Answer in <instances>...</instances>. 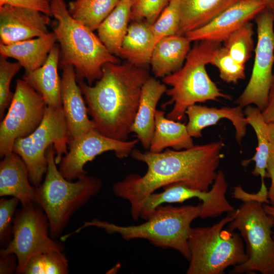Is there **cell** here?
Returning a JSON list of instances; mask_svg holds the SVG:
<instances>
[{"label":"cell","instance_id":"e0dca14e","mask_svg":"<svg viewBox=\"0 0 274 274\" xmlns=\"http://www.w3.org/2000/svg\"><path fill=\"white\" fill-rule=\"evenodd\" d=\"M61 96L70 140L77 139L95 129L92 120L88 116L87 107L77 81L74 67L72 65L63 67Z\"/></svg>","mask_w":274,"mask_h":274},{"label":"cell","instance_id":"5bb4252c","mask_svg":"<svg viewBox=\"0 0 274 274\" xmlns=\"http://www.w3.org/2000/svg\"><path fill=\"white\" fill-rule=\"evenodd\" d=\"M160 193H153L149 197L150 206L156 208L164 203H182L197 198L202 201L199 217L205 219L216 217L235 209L225 197L228 184L224 173L217 171L211 190L201 191L190 188L182 183H175L164 186Z\"/></svg>","mask_w":274,"mask_h":274},{"label":"cell","instance_id":"ee69618b","mask_svg":"<svg viewBox=\"0 0 274 274\" xmlns=\"http://www.w3.org/2000/svg\"><path fill=\"white\" fill-rule=\"evenodd\" d=\"M265 4L266 8L274 13V0H263Z\"/></svg>","mask_w":274,"mask_h":274},{"label":"cell","instance_id":"44dd1931","mask_svg":"<svg viewBox=\"0 0 274 274\" xmlns=\"http://www.w3.org/2000/svg\"><path fill=\"white\" fill-rule=\"evenodd\" d=\"M60 50L55 44L44 64L29 73H25L22 79L40 93L48 107L62 106L61 79L58 74Z\"/></svg>","mask_w":274,"mask_h":274},{"label":"cell","instance_id":"4316f807","mask_svg":"<svg viewBox=\"0 0 274 274\" xmlns=\"http://www.w3.org/2000/svg\"><path fill=\"white\" fill-rule=\"evenodd\" d=\"M131 0H120L97 28L98 37L107 49L119 56L130 20Z\"/></svg>","mask_w":274,"mask_h":274},{"label":"cell","instance_id":"b9f144b4","mask_svg":"<svg viewBox=\"0 0 274 274\" xmlns=\"http://www.w3.org/2000/svg\"><path fill=\"white\" fill-rule=\"evenodd\" d=\"M267 129L270 143V150L274 153V122L267 123Z\"/></svg>","mask_w":274,"mask_h":274},{"label":"cell","instance_id":"484cf974","mask_svg":"<svg viewBox=\"0 0 274 274\" xmlns=\"http://www.w3.org/2000/svg\"><path fill=\"white\" fill-rule=\"evenodd\" d=\"M193 146L192 138L185 123L169 119L165 116L164 111L157 110L155 128L149 151L159 153L168 147L182 150Z\"/></svg>","mask_w":274,"mask_h":274},{"label":"cell","instance_id":"7402d4cb","mask_svg":"<svg viewBox=\"0 0 274 274\" xmlns=\"http://www.w3.org/2000/svg\"><path fill=\"white\" fill-rule=\"evenodd\" d=\"M186 36L173 35L160 40L153 50L150 64L155 78H163L179 70L190 50Z\"/></svg>","mask_w":274,"mask_h":274},{"label":"cell","instance_id":"6da1fadb","mask_svg":"<svg viewBox=\"0 0 274 274\" xmlns=\"http://www.w3.org/2000/svg\"><path fill=\"white\" fill-rule=\"evenodd\" d=\"M224 144L222 141L194 145L182 150L142 152L133 149L130 154L135 160L145 163L147 170L143 176L127 175L112 186L115 195L129 201L133 219L140 218L144 199L156 190L175 183L201 191H209L217 174Z\"/></svg>","mask_w":274,"mask_h":274},{"label":"cell","instance_id":"836d02e7","mask_svg":"<svg viewBox=\"0 0 274 274\" xmlns=\"http://www.w3.org/2000/svg\"><path fill=\"white\" fill-rule=\"evenodd\" d=\"M21 65L17 61L11 62L0 55V118H3L8 109L14 93L10 90L13 78L19 72Z\"/></svg>","mask_w":274,"mask_h":274},{"label":"cell","instance_id":"ffe728a7","mask_svg":"<svg viewBox=\"0 0 274 274\" xmlns=\"http://www.w3.org/2000/svg\"><path fill=\"white\" fill-rule=\"evenodd\" d=\"M166 85L150 77L144 84L138 109L130 133L134 132L143 147L149 150L154 133L157 106L167 90Z\"/></svg>","mask_w":274,"mask_h":274},{"label":"cell","instance_id":"8fae6325","mask_svg":"<svg viewBox=\"0 0 274 274\" xmlns=\"http://www.w3.org/2000/svg\"><path fill=\"white\" fill-rule=\"evenodd\" d=\"M254 20L257 41L253 70L249 82L236 103L242 107L255 105L262 112L267 103L273 73L274 13L266 8Z\"/></svg>","mask_w":274,"mask_h":274},{"label":"cell","instance_id":"603a6c76","mask_svg":"<svg viewBox=\"0 0 274 274\" xmlns=\"http://www.w3.org/2000/svg\"><path fill=\"white\" fill-rule=\"evenodd\" d=\"M57 41L54 32L37 38L16 42L9 45L0 43L1 55L15 59L29 73L45 62L52 48Z\"/></svg>","mask_w":274,"mask_h":274},{"label":"cell","instance_id":"d6a6232c","mask_svg":"<svg viewBox=\"0 0 274 274\" xmlns=\"http://www.w3.org/2000/svg\"><path fill=\"white\" fill-rule=\"evenodd\" d=\"M180 21L178 0H169L167 6L151 25L156 44L162 38L177 34Z\"/></svg>","mask_w":274,"mask_h":274},{"label":"cell","instance_id":"d4e9b609","mask_svg":"<svg viewBox=\"0 0 274 274\" xmlns=\"http://www.w3.org/2000/svg\"><path fill=\"white\" fill-rule=\"evenodd\" d=\"M180 21L177 35L189 31L209 22L228 7L240 0H178Z\"/></svg>","mask_w":274,"mask_h":274},{"label":"cell","instance_id":"83f0119b","mask_svg":"<svg viewBox=\"0 0 274 274\" xmlns=\"http://www.w3.org/2000/svg\"><path fill=\"white\" fill-rule=\"evenodd\" d=\"M244 112L248 124L253 127L255 132L258 146L252 158L243 161L242 165H247L250 162L253 161L255 162V167L252 172V174L255 176H260L261 181H264L270 151L267 123L264 119L261 111L257 107L248 106Z\"/></svg>","mask_w":274,"mask_h":274},{"label":"cell","instance_id":"ac0fdd59","mask_svg":"<svg viewBox=\"0 0 274 274\" xmlns=\"http://www.w3.org/2000/svg\"><path fill=\"white\" fill-rule=\"evenodd\" d=\"M185 114L188 118L187 129L192 138H200L201 131L204 128L216 125L224 118L232 122L235 129V139L237 142H240L246 135L248 123L241 106L216 108L194 104L188 108Z\"/></svg>","mask_w":274,"mask_h":274},{"label":"cell","instance_id":"7a4b0ae2","mask_svg":"<svg viewBox=\"0 0 274 274\" xmlns=\"http://www.w3.org/2000/svg\"><path fill=\"white\" fill-rule=\"evenodd\" d=\"M94 86L78 83L95 129L104 135L126 141L138 109L143 86L150 77L147 66L128 61L105 64Z\"/></svg>","mask_w":274,"mask_h":274},{"label":"cell","instance_id":"d590c367","mask_svg":"<svg viewBox=\"0 0 274 274\" xmlns=\"http://www.w3.org/2000/svg\"><path fill=\"white\" fill-rule=\"evenodd\" d=\"M19 203V200L13 197L0 199V242L2 245L6 246L12 238L14 218Z\"/></svg>","mask_w":274,"mask_h":274},{"label":"cell","instance_id":"f546056e","mask_svg":"<svg viewBox=\"0 0 274 274\" xmlns=\"http://www.w3.org/2000/svg\"><path fill=\"white\" fill-rule=\"evenodd\" d=\"M253 24L250 21L232 32L224 41L223 46L237 62L245 64L254 50Z\"/></svg>","mask_w":274,"mask_h":274},{"label":"cell","instance_id":"74e56055","mask_svg":"<svg viewBox=\"0 0 274 274\" xmlns=\"http://www.w3.org/2000/svg\"><path fill=\"white\" fill-rule=\"evenodd\" d=\"M267 189L265 186L264 181H261V187L258 192L256 194H249L245 192L240 185L233 188L232 197L243 201L254 200L261 203H269V201L267 198Z\"/></svg>","mask_w":274,"mask_h":274},{"label":"cell","instance_id":"1f68e13d","mask_svg":"<svg viewBox=\"0 0 274 274\" xmlns=\"http://www.w3.org/2000/svg\"><path fill=\"white\" fill-rule=\"evenodd\" d=\"M210 64L218 69L220 77L225 82L236 83L245 78V64L235 61L223 46L216 50Z\"/></svg>","mask_w":274,"mask_h":274},{"label":"cell","instance_id":"9a60e30c","mask_svg":"<svg viewBox=\"0 0 274 274\" xmlns=\"http://www.w3.org/2000/svg\"><path fill=\"white\" fill-rule=\"evenodd\" d=\"M266 8L263 0H240L226 8L203 26L185 34L193 41L221 43Z\"/></svg>","mask_w":274,"mask_h":274},{"label":"cell","instance_id":"8d00e7d4","mask_svg":"<svg viewBox=\"0 0 274 274\" xmlns=\"http://www.w3.org/2000/svg\"><path fill=\"white\" fill-rule=\"evenodd\" d=\"M5 5L31 9L52 16L51 0H0V7Z\"/></svg>","mask_w":274,"mask_h":274},{"label":"cell","instance_id":"7c38bea8","mask_svg":"<svg viewBox=\"0 0 274 274\" xmlns=\"http://www.w3.org/2000/svg\"><path fill=\"white\" fill-rule=\"evenodd\" d=\"M42 96L24 80L19 79L5 117L0 124V155L13 152L19 138L32 133L42 122L47 108Z\"/></svg>","mask_w":274,"mask_h":274},{"label":"cell","instance_id":"4dcf8cb0","mask_svg":"<svg viewBox=\"0 0 274 274\" xmlns=\"http://www.w3.org/2000/svg\"><path fill=\"white\" fill-rule=\"evenodd\" d=\"M68 260L63 252L50 251L37 254L28 261L23 274H67Z\"/></svg>","mask_w":274,"mask_h":274},{"label":"cell","instance_id":"8992f818","mask_svg":"<svg viewBox=\"0 0 274 274\" xmlns=\"http://www.w3.org/2000/svg\"><path fill=\"white\" fill-rule=\"evenodd\" d=\"M221 45L217 42L199 41L190 49L179 70L162 78V82L171 87L166 91L170 99L163 106L174 104L173 109L166 114L167 118L179 121L185 118L188 108L197 102L218 101L219 98L231 99L218 88L206 68Z\"/></svg>","mask_w":274,"mask_h":274},{"label":"cell","instance_id":"d6986e66","mask_svg":"<svg viewBox=\"0 0 274 274\" xmlns=\"http://www.w3.org/2000/svg\"><path fill=\"white\" fill-rule=\"evenodd\" d=\"M31 184L21 157L14 152L5 155L0 162V196L16 198L21 206L37 203L36 187Z\"/></svg>","mask_w":274,"mask_h":274},{"label":"cell","instance_id":"7bdbcfd3","mask_svg":"<svg viewBox=\"0 0 274 274\" xmlns=\"http://www.w3.org/2000/svg\"><path fill=\"white\" fill-rule=\"evenodd\" d=\"M264 211L268 215H270L274 219V207L267 204H263L262 205ZM272 238L274 240V233L273 234Z\"/></svg>","mask_w":274,"mask_h":274},{"label":"cell","instance_id":"f35d334b","mask_svg":"<svg viewBox=\"0 0 274 274\" xmlns=\"http://www.w3.org/2000/svg\"><path fill=\"white\" fill-rule=\"evenodd\" d=\"M18 262L16 255L13 253L1 254L0 273H17Z\"/></svg>","mask_w":274,"mask_h":274},{"label":"cell","instance_id":"ba28073f","mask_svg":"<svg viewBox=\"0 0 274 274\" xmlns=\"http://www.w3.org/2000/svg\"><path fill=\"white\" fill-rule=\"evenodd\" d=\"M231 214L233 219L227 229L239 231L246 243L248 259L235 266L229 273L257 271L274 274V240L271 235L274 219L264 211L262 203L254 200L244 202Z\"/></svg>","mask_w":274,"mask_h":274},{"label":"cell","instance_id":"3957f363","mask_svg":"<svg viewBox=\"0 0 274 274\" xmlns=\"http://www.w3.org/2000/svg\"><path fill=\"white\" fill-rule=\"evenodd\" d=\"M201 206V203L179 207L160 205L146 222L136 225L121 226L94 219L84 222L70 234L79 233L88 227H96L104 229L108 234L118 233L126 241L145 239L156 247L174 249L189 260L188 238L192 229L191 224L199 217Z\"/></svg>","mask_w":274,"mask_h":274},{"label":"cell","instance_id":"277c9868","mask_svg":"<svg viewBox=\"0 0 274 274\" xmlns=\"http://www.w3.org/2000/svg\"><path fill=\"white\" fill-rule=\"evenodd\" d=\"M51 10L57 22L53 32L60 46V65H73L77 82L86 79L91 85L100 79L105 64L121 63L92 31L71 16L64 0H51Z\"/></svg>","mask_w":274,"mask_h":274},{"label":"cell","instance_id":"4fadbf2b","mask_svg":"<svg viewBox=\"0 0 274 274\" xmlns=\"http://www.w3.org/2000/svg\"><path fill=\"white\" fill-rule=\"evenodd\" d=\"M139 140L121 141L107 137L93 129L79 138L71 140L69 150L62 157L58 169L66 180L73 181L88 173L84 167L97 156L110 151L119 159L129 155Z\"/></svg>","mask_w":274,"mask_h":274},{"label":"cell","instance_id":"5b68a950","mask_svg":"<svg viewBox=\"0 0 274 274\" xmlns=\"http://www.w3.org/2000/svg\"><path fill=\"white\" fill-rule=\"evenodd\" d=\"M47 169L44 180L36 187L37 203L45 212L50 225V235L60 236L71 217L100 191L102 182L96 177L87 175L76 182L66 180L55 162L54 146L46 153Z\"/></svg>","mask_w":274,"mask_h":274},{"label":"cell","instance_id":"ab89813d","mask_svg":"<svg viewBox=\"0 0 274 274\" xmlns=\"http://www.w3.org/2000/svg\"><path fill=\"white\" fill-rule=\"evenodd\" d=\"M262 114L266 123L274 122V72L268 94L267 103Z\"/></svg>","mask_w":274,"mask_h":274},{"label":"cell","instance_id":"cb8c5ba5","mask_svg":"<svg viewBox=\"0 0 274 274\" xmlns=\"http://www.w3.org/2000/svg\"><path fill=\"white\" fill-rule=\"evenodd\" d=\"M155 45L151 25L145 21H132L123 41L119 56L134 65L146 66Z\"/></svg>","mask_w":274,"mask_h":274},{"label":"cell","instance_id":"60d3db41","mask_svg":"<svg viewBox=\"0 0 274 274\" xmlns=\"http://www.w3.org/2000/svg\"><path fill=\"white\" fill-rule=\"evenodd\" d=\"M266 171V178L271 179V185L268 191L267 198L271 206L274 207V153L270 151Z\"/></svg>","mask_w":274,"mask_h":274},{"label":"cell","instance_id":"e575fe53","mask_svg":"<svg viewBox=\"0 0 274 274\" xmlns=\"http://www.w3.org/2000/svg\"><path fill=\"white\" fill-rule=\"evenodd\" d=\"M169 0H131L130 20L154 23L167 6Z\"/></svg>","mask_w":274,"mask_h":274},{"label":"cell","instance_id":"52a82bcc","mask_svg":"<svg viewBox=\"0 0 274 274\" xmlns=\"http://www.w3.org/2000/svg\"><path fill=\"white\" fill-rule=\"evenodd\" d=\"M233 219L230 212L211 226L192 227L187 274H223L228 267L248 260L240 234L224 229Z\"/></svg>","mask_w":274,"mask_h":274},{"label":"cell","instance_id":"9c48e42d","mask_svg":"<svg viewBox=\"0 0 274 274\" xmlns=\"http://www.w3.org/2000/svg\"><path fill=\"white\" fill-rule=\"evenodd\" d=\"M70 140L69 130L62 106H47L44 118L37 128L28 136L16 140L13 152L19 155L25 163L32 185L40 186L46 174V153L48 148L54 146L55 162L59 164L67 152Z\"/></svg>","mask_w":274,"mask_h":274},{"label":"cell","instance_id":"f1b7e54d","mask_svg":"<svg viewBox=\"0 0 274 274\" xmlns=\"http://www.w3.org/2000/svg\"><path fill=\"white\" fill-rule=\"evenodd\" d=\"M120 0H75L68 10L71 16L91 31L97 29Z\"/></svg>","mask_w":274,"mask_h":274},{"label":"cell","instance_id":"30bf717a","mask_svg":"<svg viewBox=\"0 0 274 274\" xmlns=\"http://www.w3.org/2000/svg\"><path fill=\"white\" fill-rule=\"evenodd\" d=\"M63 244L52 238L48 218L42 208L31 202L17 210L13 221L12 238L0 254H14L17 259V273H23L33 256L55 250L63 252Z\"/></svg>","mask_w":274,"mask_h":274},{"label":"cell","instance_id":"2e32d148","mask_svg":"<svg viewBox=\"0 0 274 274\" xmlns=\"http://www.w3.org/2000/svg\"><path fill=\"white\" fill-rule=\"evenodd\" d=\"M50 22L49 16L33 9L1 6L0 43L9 45L44 36L49 32Z\"/></svg>","mask_w":274,"mask_h":274}]
</instances>
